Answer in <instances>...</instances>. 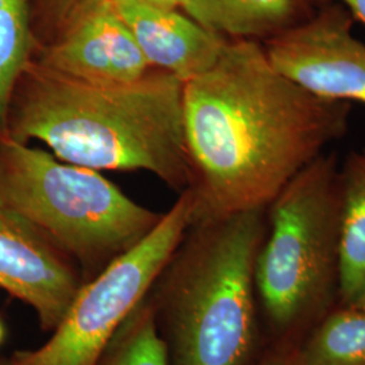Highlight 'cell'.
<instances>
[{
  "label": "cell",
  "instance_id": "8",
  "mask_svg": "<svg viewBox=\"0 0 365 365\" xmlns=\"http://www.w3.org/2000/svg\"><path fill=\"white\" fill-rule=\"evenodd\" d=\"M63 25L39 68L96 84L131 83L149 73L150 66L111 0H83Z\"/></svg>",
  "mask_w": 365,
  "mask_h": 365
},
{
  "label": "cell",
  "instance_id": "9",
  "mask_svg": "<svg viewBox=\"0 0 365 365\" xmlns=\"http://www.w3.org/2000/svg\"><path fill=\"white\" fill-rule=\"evenodd\" d=\"M84 284L76 262L0 205V288L29 304L53 331Z\"/></svg>",
  "mask_w": 365,
  "mask_h": 365
},
{
  "label": "cell",
  "instance_id": "12",
  "mask_svg": "<svg viewBox=\"0 0 365 365\" xmlns=\"http://www.w3.org/2000/svg\"><path fill=\"white\" fill-rule=\"evenodd\" d=\"M341 280L339 303L365 295V149L353 150L339 164Z\"/></svg>",
  "mask_w": 365,
  "mask_h": 365
},
{
  "label": "cell",
  "instance_id": "4",
  "mask_svg": "<svg viewBox=\"0 0 365 365\" xmlns=\"http://www.w3.org/2000/svg\"><path fill=\"white\" fill-rule=\"evenodd\" d=\"M341 184L324 152L267 207L255 284L267 342L298 346L339 303Z\"/></svg>",
  "mask_w": 365,
  "mask_h": 365
},
{
  "label": "cell",
  "instance_id": "20",
  "mask_svg": "<svg viewBox=\"0 0 365 365\" xmlns=\"http://www.w3.org/2000/svg\"><path fill=\"white\" fill-rule=\"evenodd\" d=\"M4 334H6V330H4L3 321H1V318H0V344H1V341L4 339Z\"/></svg>",
  "mask_w": 365,
  "mask_h": 365
},
{
  "label": "cell",
  "instance_id": "22",
  "mask_svg": "<svg viewBox=\"0 0 365 365\" xmlns=\"http://www.w3.org/2000/svg\"><path fill=\"white\" fill-rule=\"evenodd\" d=\"M0 365H4V363H3V364H0Z\"/></svg>",
  "mask_w": 365,
  "mask_h": 365
},
{
  "label": "cell",
  "instance_id": "1",
  "mask_svg": "<svg viewBox=\"0 0 365 365\" xmlns=\"http://www.w3.org/2000/svg\"><path fill=\"white\" fill-rule=\"evenodd\" d=\"M351 111L282 75L262 42L227 39L217 61L182 87L195 222L268 207L345 137Z\"/></svg>",
  "mask_w": 365,
  "mask_h": 365
},
{
  "label": "cell",
  "instance_id": "16",
  "mask_svg": "<svg viewBox=\"0 0 365 365\" xmlns=\"http://www.w3.org/2000/svg\"><path fill=\"white\" fill-rule=\"evenodd\" d=\"M292 352L294 346L267 342L259 359L252 365H292Z\"/></svg>",
  "mask_w": 365,
  "mask_h": 365
},
{
  "label": "cell",
  "instance_id": "5",
  "mask_svg": "<svg viewBox=\"0 0 365 365\" xmlns=\"http://www.w3.org/2000/svg\"><path fill=\"white\" fill-rule=\"evenodd\" d=\"M0 205L75 261L84 283L163 218L99 170L66 163L10 135L0 138Z\"/></svg>",
  "mask_w": 365,
  "mask_h": 365
},
{
  "label": "cell",
  "instance_id": "11",
  "mask_svg": "<svg viewBox=\"0 0 365 365\" xmlns=\"http://www.w3.org/2000/svg\"><path fill=\"white\" fill-rule=\"evenodd\" d=\"M314 0H185L182 11L227 39L265 42L310 18Z\"/></svg>",
  "mask_w": 365,
  "mask_h": 365
},
{
  "label": "cell",
  "instance_id": "15",
  "mask_svg": "<svg viewBox=\"0 0 365 365\" xmlns=\"http://www.w3.org/2000/svg\"><path fill=\"white\" fill-rule=\"evenodd\" d=\"M96 365H170L146 295L125 318Z\"/></svg>",
  "mask_w": 365,
  "mask_h": 365
},
{
  "label": "cell",
  "instance_id": "6",
  "mask_svg": "<svg viewBox=\"0 0 365 365\" xmlns=\"http://www.w3.org/2000/svg\"><path fill=\"white\" fill-rule=\"evenodd\" d=\"M195 214V195L187 188L137 245L81 286L51 339L34 351L14 353L4 365L98 364L180 245Z\"/></svg>",
  "mask_w": 365,
  "mask_h": 365
},
{
  "label": "cell",
  "instance_id": "17",
  "mask_svg": "<svg viewBox=\"0 0 365 365\" xmlns=\"http://www.w3.org/2000/svg\"><path fill=\"white\" fill-rule=\"evenodd\" d=\"M317 6L325 4V3H339L344 6L354 21H359L365 25V0H314Z\"/></svg>",
  "mask_w": 365,
  "mask_h": 365
},
{
  "label": "cell",
  "instance_id": "21",
  "mask_svg": "<svg viewBox=\"0 0 365 365\" xmlns=\"http://www.w3.org/2000/svg\"><path fill=\"white\" fill-rule=\"evenodd\" d=\"M365 303V295L364 297H363V298H361V299L359 300V302H357V303H356V304H364ZM353 304V303H352Z\"/></svg>",
  "mask_w": 365,
  "mask_h": 365
},
{
  "label": "cell",
  "instance_id": "19",
  "mask_svg": "<svg viewBox=\"0 0 365 365\" xmlns=\"http://www.w3.org/2000/svg\"><path fill=\"white\" fill-rule=\"evenodd\" d=\"M153 6L157 7H163V9H170V10H179L182 9L185 3V0H145Z\"/></svg>",
  "mask_w": 365,
  "mask_h": 365
},
{
  "label": "cell",
  "instance_id": "3",
  "mask_svg": "<svg viewBox=\"0 0 365 365\" xmlns=\"http://www.w3.org/2000/svg\"><path fill=\"white\" fill-rule=\"evenodd\" d=\"M267 207L194 222L146 297L170 365H252L267 345L255 284Z\"/></svg>",
  "mask_w": 365,
  "mask_h": 365
},
{
  "label": "cell",
  "instance_id": "14",
  "mask_svg": "<svg viewBox=\"0 0 365 365\" xmlns=\"http://www.w3.org/2000/svg\"><path fill=\"white\" fill-rule=\"evenodd\" d=\"M31 39L29 0H0V138L9 134L15 88L30 66Z\"/></svg>",
  "mask_w": 365,
  "mask_h": 365
},
{
  "label": "cell",
  "instance_id": "2",
  "mask_svg": "<svg viewBox=\"0 0 365 365\" xmlns=\"http://www.w3.org/2000/svg\"><path fill=\"white\" fill-rule=\"evenodd\" d=\"M7 135L46 145L52 155L95 170H148L173 188L192 170L182 120V83L160 71L96 84L30 68Z\"/></svg>",
  "mask_w": 365,
  "mask_h": 365
},
{
  "label": "cell",
  "instance_id": "18",
  "mask_svg": "<svg viewBox=\"0 0 365 365\" xmlns=\"http://www.w3.org/2000/svg\"><path fill=\"white\" fill-rule=\"evenodd\" d=\"M83 0H49L53 11L58 16L60 22L64 24L69 14L72 13Z\"/></svg>",
  "mask_w": 365,
  "mask_h": 365
},
{
  "label": "cell",
  "instance_id": "10",
  "mask_svg": "<svg viewBox=\"0 0 365 365\" xmlns=\"http://www.w3.org/2000/svg\"><path fill=\"white\" fill-rule=\"evenodd\" d=\"M111 1L150 68L157 66L182 83L207 71L227 42L179 10L157 7L145 0Z\"/></svg>",
  "mask_w": 365,
  "mask_h": 365
},
{
  "label": "cell",
  "instance_id": "13",
  "mask_svg": "<svg viewBox=\"0 0 365 365\" xmlns=\"http://www.w3.org/2000/svg\"><path fill=\"white\" fill-rule=\"evenodd\" d=\"M292 365H365V303H339L294 348Z\"/></svg>",
  "mask_w": 365,
  "mask_h": 365
},
{
  "label": "cell",
  "instance_id": "7",
  "mask_svg": "<svg viewBox=\"0 0 365 365\" xmlns=\"http://www.w3.org/2000/svg\"><path fill=\"white\" fill-rule=\"evenodd\" d=\"M351 13L325 3L299 25L262 42L271 64L318 98L365 106V42Z\"/></svg>",
  "mask_w": 365,
  "mask_h": 365
}]
</instances>
